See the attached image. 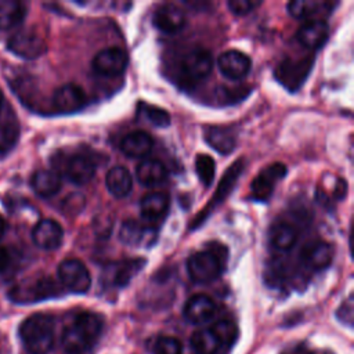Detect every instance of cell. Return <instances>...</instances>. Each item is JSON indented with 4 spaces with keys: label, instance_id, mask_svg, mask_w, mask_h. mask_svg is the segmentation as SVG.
<instances>
[{
    "label": "cell",
    "instance_id": "1",
    "mask_svg": "<svg viewBox=\"0 0 354 354\" xmlns=\"http://www.w3.org/2000/svg\"><path fill=\"white\" fill-rule=\"evenodd\" d=\"M104 321L98 314L79 313L62 332L61 344L65 354H87L98 342Z\"/></svg>",
    "mask_w": 354,
    "mask_h": 354
},
{
    "label": "cell",
    "instance_id": "2",
    "mask_svg": "<svg viewBox=\"0 0 354 354\" xmlns=\"http://www.w3.org/2000/svg\"><path fill=\"white\" fill-rule=\"evenodd\" d=\"M54 318L47 314H32L19 325V337L30 354H47L54 344Z\"/></svg>",
    "mask_w": 354,
    "mask_h": 354
},
{
    "label": "cell",
    "instance_id": "3",
    "mask_svg": "<svg viewBox=\"0 0 354 354\" xmlns=\"http://www.w3.org/2000/svg\"><path fill=\"white\" fill-rule=\"evenodd\" d=\"M187 271L194 282L207 283L218 278L223 271V261L214 250H201L189 256L187 260Z\"/></svg>",
    "mask_w": 354,
    "mask_h": 354
},
{
    "label": "cell",
    "instance_id": "4",
    "mask_svg": "<svg viewBox=\"0 0 354 354\" xmlns=\"http://www.w3.org/2000/svg\"><path fill=\"white\" fill-rule=\"evenodd\" d=\"M61 293L58 285L50 277H41L33 281H25L15 285L10 290V299L15 303H33L50 297H55Z\"/></svg>",
    "mask_w": 354,
    "mask_h": 354
},
{
    "label": "cell",
    "instance_id": "5",
    "mask_svg": "<svg viewBox=\"0 0 354 354\" xmlns=\"http://www.w3.org/2000/svg\"><path fill=\"white\" fill-rule=\"evenodd\" d=\"M61 283L73 293H84L90 289L91 277L87 267L77 259H66L58 266Z\"/></svg>",
    "mask_w": 354,
    "mask_h": 354
},
{
    "label": "cell",
    "instance_id": "6",
    "mask_svg": "<svg viewBox=\"0 0 354 354\" xmlns=\"http://www.w3.org/2000/svg\"><path fill=\"white\" fill-rule=\"evenodd\" d=\"M8 50L25 59H35L39 58L46 53V43L44 40L32 30H21L14 33L7 41Z\"/></svg>",
    "mask_w": 354,
    "mask_h": 354
},
{
    "label": "cell",
    "instance_id": "7",
    "mask_svg": "<svg viewBox=\"0 0 354 354\" xmlns=\"http://www.w3.org/2000/svg\"><path fill=\"white\" fill-rule=\"evenodd\" d=\"M127 54L119 47H106L93 58V69L102 76H118L127 66Z\"/></svg>",
    "mask_w": 354,
    "mask_h": 354
},
{
    "label": "cell",
    "instance_id": "8",
    "mask_svg": "<svg viewBox=\"0 0 354 354\" xmlns=\"http://www.w3.org/2000/svg\"><path fill=\"white\" fill-rule=\"evenodd\" d=\"M86 104L87 95L84 90L75 83L62 84L53 94V105L57 111L64 113L80 111Z\"/></svg>",
    "mask_w": 354,
    "mask_h": 354
},
{
    "label": "cell",
    "instance_id": "9",
    "mask_svg": "<svg viewBox=\"0 0 354 354\" xmlns=\"http://www.w3.org/2000/svg\"><path fill=\"white\" fill-rule=\"evenodd\" d=\"M213 68L212 54L205 48H194L188 51L181 59L183 73L194 80L205 79Z\"/></svg>",
    "mask_w": 354,
    "mask_h": 354
},
{
    "label": "cell",
    "instance_id": "10",
    "mask_svg": "<svg viewBox=\"0 0 354 354\" xmlns=\"http://www.w3.org/2000/svg\"><path fill=\"white\" fill-rule=\"evenodd\" d=\"M286 174L283 163H272L263 169L250 184L252 196L259 201H267L272 194L274 184Z\"/></svg>",
    "mask_w": 354,
    "mask_h": 354
},
{
    "label": "cell",
    "instance_id": "11",
    "mask_svg": "<svg viewBox=\"0 0 354 354\" xmlns=\"http://www.w3.org/2000/svg\"><path fill=\"white\" fill-rule=\"evenodd\" d=\"M62 171L69 181L77 185H83L93 180L95 174V163L87 155L75 153L65 159Z\"/></svg>",
    "mask_w": 354,
    "mask_h": 354
},
{
    "label": "cell",
    "instance_id": "12",
    "mask_svg": "<svg viewBox=\"0 0 354 354\" xmlns=\"http://www.w3.org/2000/svg\"><path fill=\"white\" fill-rule=\"evenodd\" d=\"M32 239L37 248L44 250H54L62 243L64 230L55 220L44 218L35 225L32 231Z\"/></svg>",
    "mask_w": 354,
    "mask_h": 354
},
{
    "label": "cell",
    "instance_id": "13",
    "mask_svg": "<svg viewBox=\"0 0 354 354\" xmlns=\"http://www.w3.org/2000/svg\"><path fill=\"white\" fill-rule=\"evenodd\" d=\"M152 22H153V26L160 32L173 35L185 26L187 18H185L184 10H181L176 4L169 3L156 8Z\"/></svg>",
    "mask_w": 354,
    "mask_h": 354
},
{
    "label": "cell",
    "instance_id": "14",
    "mask_svg": "<svg viewBox=\"0 0 354 354\" xmlns=\"http://www.w3.org/2000/svg\"><path fill=\"white\" fill-rule=\"evenodd\" d=\"M250 66V58L239 50H227L218 57V69L221 75L231 80H238L246 76Z\"/></svg>",
    "mask_w": 354,
    "mask_h": 354
},
{
    "label": "cell",
    "instance_id": "15",
    "mask_svg": "<svg viewBox=\"0 0 354 354\" xmlns=\"http://www.w3.org/2000/svg\"><path fill=\"white\" fill-rule=\"evenodd\" d=\"M310 69H311V61L308 58H303V59L286 58L278 66L277 76L283 86L293 90L303 83Z\"/></svg>",
    "mask_w": 354,
    "mask_h": 354
},
{
    "label": "cell",
    "instance_id": "16",
    "mask_svg": "<svg viewBox=\"0 0 354 354\" xmlns=\"http://www.w3.org/2000/svg\"><path fill=\"white\" fill-rule=\"evenodd\" d=\"M217 311L216 303L206 295L191 296L184 306V317L187 321L195 325L210 321Z\"/></svg>",
    "mask_w": 354,
    "mask_h": 354
},
{
    "label": "cell",
    "instance_id": "17",
    "mask_svg": "<svg viewBox=\"0 0 354 354\" xmlns=\"http://www.w3.org/2000/svg\"><path fill=\"white\" fill-rule=\"evenodd\" d=\"M296 37L301 46L310 50H317L324 46V43L329 37V26L322 19H311L304 22L297 33Z\"/></svg>",
    "mask_w": 354,
    "mask_h": 354
},
{
    "label": "cell",
    "instance_id": "18",
    "mask_svg": "<svg viewBox=\"0 0 354 354\" xmlns=\"http://www.w3.org/2000/svg\"><path fill=\"white\" fill-rule=\"evenodd\" d=\"M301 261L311 270H324L333 260V248L325 241L307 243L301 250Z\"/></svg>",
    "mask_w": 354,
    "mask_h": 354
},
{
    "label": "cell",
    "instance_id": "19",
    "mask_svg": "<svg viewBox=\"0 0 354 354\" xmlns=\"http://www.w3.org/2000/svg\"><path fill=\"white\" fill-rule=\"evenodd\" d=\"M153 147L152 137L142 130L127 133L120 141V151L129 158H144Z\"/></svg>",
    "mask_w": 354,
    "mask_h": 354
},
{
    "label": "cell",
    "instance_id": "20",
    "mask_svg": "<svg viewBox=\"0 0 354 354\" xmlns=\"http://www.w3.org/2000/svg\"><path fill=\"white\" fill-rule=\"evenodd\" d=\"M153 228L136 220H126L119 231V239L127 246H142L153 241Z\"/></svg>",
    "mask_w": 354,
    "mask_h": 354
},
{
    "label": "cell",
    "instance_id": "21",
    "mask_svg": "<svg viewBox=\"0 0 354 354\" xmlns=\"http://www.w3.org/2000/svg\"><path fill=\"white\" fill-rule=\"evenodd\" d=\"M30 185L41 198L54 196L61 188V176L51 169H40L32 174Z\"/></svg>",
    "mask_w": 354,
    "mask_h": 354
},
{
    "label": "cell",
    "instance_id": "22",
    "mask_svg": "<svg viewBox=\"0 0 354 354\" xmlns=\"http://www.w3.org/2000/svg\"><path fill=\"white\" fill-rule=\"evenodd\" d=\"M105 184L115 198H124L130 194L133 187L131 173L124 166H113L105 177Z\"/></svg>",
    "mask_w": 354,
    "mask_h": 354
},
{
    "label": "cell",
    "instance_id": "23",
    "mask_svg": "<svg viewBox=\"0 0 354 354\" xmlns=\"http://www.w3.org/2000/svg\"><path fill=\"white\" fill-rule=\"evenodd\" d=\"M166 166L156 159H144L136 167L137 180L147 187L158 185L166 180Z\"/></svg>",
    "mask_w": 354,
    "mask_h": 354
},
{
    "label": "cell",
    "instance_id": "24",
    "mask_svg": "<svg viewBox=\"0 0 354 354\" xmlns=\"http://www.w3.org/2000/svg\"><path fill=\"white\" fill-rule=\"evenodd\" d=\"M191 344L198 354H223L227 348L210 326L201 328L192 333Z\"/></svg>",
    "mask_w": 354,
    "mask_h": 354
},
{
    "label": "cell",
    "instance_id": "25",
    "mask_svg": "<svg viewBox=\"0 0 354 354\" xmlns=\"http://www.w3.org/2000/svg\"><path fill=\"white\" fill-rule=\"evenodd\" d=\"M205 138L210 147L220 153H230L235 148V134L225 126H210L205 131Z\"/></svg>",
    "mask_w": 354,
    "mask_h": 354
},
{
    "label": "cell",
    "instance_id": "26",
    "mask_svg": "<svg viewBox=\"0 0 354 354\" xmlns=\"http://www.w3.org/2000/svg\"><path fill=\"white\" fill-rule=\"evenodd\" d=\"M167 209L169 196L165 192H149L141 199V214L148 221H153L163 217Z\"/></svg>",
    "mask_w": 354,
    "mask_h": 354
},
{
    "label": "cell",
    "instance_id": "27",
    "mask_svg": "<svg viewBox=\"0 0 354 354\" xmlns=\"http://www.w3.org/2000/svg\"><path fill=\"white\" fill-rule=\"evenodd\" d=\"M297 230L289 223H278L270 231V243L281 252L292 249L297 241Z\"/></svg>",
    "mask_w": 354,
    "mask_h": 354
},
{
    "label": "cell",
    "instance_id": "28",
    "mask_svg": "<svg viewBox=\"0 0 354 354\" xmlns=\"http://www.w3.org/2000/svg\"><path fill=\"white\" fill-rule=\"evenodd\" d=\"M26 8L22 3L15 0L0 1V30H7L22 22Z\"/></svg>",
    "mask_w": 354,
    "mask_h": 354
},
{
    "label": "cell",
    "instance_id": "29",
    "mask_svg": "<svg viewBox=\"0 0 354 354\" xmlns=\"http://www.w3.org/2000/svg\"><path fill=\"white\" fill-rule=\"evenodd\" d=\"M325 7H330V4L324 1H315V0H293L288 3V11L293 18H297V19L310 18L308 21L317 19L315 17L318 14H322Z\"/></svg>",
    "mask_w": 354,
    "mask_h": 354
},
{
    "label": "cell",
    "instance_id": "30",
    "mask_svg": "<svg viewBox=\"0 0 354 354\" xmlns=\"http://www.w3.org/2000/svg\"><path fill=\"white\" fill-rule=\"evenodd\" d=\"M142 259H130L112 264V283L116 286L127 285L129 281L142 268Z\"/></svg>",
    "mask_w": 354,
    "mask_h": 354
},
{
    "label": "cell",
    "instance_id": "31",
    "mask_svg": "<svg viewBox=\"0 0 354 354\" xmlns=\"http://www.w3.org/2000/svg\"><path fill=\"white\" fill-rule=\"evenodd\" d=\"M138 113H141L142 118L148 120V123H151L152 126L166 127L170 124V113L160 106L141 102L138 105Z\"/></svg>",
    "mask_w": 354,
    "mask_h": 354
},
{
    "label": "cell",
    "instance_id": "32",
    "mask_svg": "<svg viewBox=\"0 0 354 354\" xmlns=\"http://www.w3.org/2000/svg\"><path fill=\"white\" fill-rule=\"evenodd\" d=\"M210 328L213 329V332L217 335V337L221 340L223 346L227 350L231 348L238 339V326L235 322H232L230 319L217 321Z\"/></svg>",
    "mask_w": 354,
    "mask_h": 354
},
{
    "label": "cell",
    "instance_id": "33",
    "mask_svg": "<svg viewBox=\"0 0 354 354\" xmlns=\"http://www.w3.org/2000/svg\"><path fill=\"white\" fill-rule=\"evenodd\" d=\"M195 170L205 187H209L214 178L216 173V163L214 159L206 153H201L195 158Z\"/></svg>",
    "mask_w": 354,
    "mask_h": 354
},
{
    "label": "cell",
    "instance_id": "34",
    "mask_svg": "<svg viewBox=\"0 0 354 354\" xmlns=\"http://www.w3.org/2000/svg\"><path fill=\"white\" fill-rule=\"evenodd\" d=\"M19 127L15 122H0V153L8 152L18 141Z\"/></svg>",
    "mask_w": 354,
    "mask_h": 354
},
{
    "label": "cell",
    "instance_id": "35",
    "mask_svg": "<svg viewBox=\"0 0 354 354\" xmlns=\"http://www.w3.org/2000/svg\"><path fill=\"white\" fill-rule=\"evenodd\" d=\"M181 342L173 336L158 337L153 343V354H181Z\"/></svg>",
    "mask_w": 354,
    "mask_h": 354
},
{
    "label": "cell",
    "instance_id": "36",
    "mask_svg": "<svg viewBox=\"0 0 354 354\" xmlns=\"http://www.w3.org/2000/svg\"><path fill=\"white\" fill-rule=\"evenodd\" d=\"M260 4L261 1H253V0H230L227 3L231 12H234L235 15H246Z\"/></svg>",
    "mask_w": 354,
    "mask_h": 354
},
{
    "label": "cell",
    "instance_id": "37",
    "mask_svg": "<svg viewBox=\"0 0 354 354\" xmlns=\"http://www.w3.org/2000/svg\"><path fill=\"white\" fill-rule=\"evenodd\" d=\"M340 322L346 324L347 326H353V297L350 296L337 310L336 313Z\"/></svg>",
    "mask_w": 354,
    "mask_h": 354
},
{
    "label": "cell",
    "instance_id": "38",
    "mask_svg": "<svg viewBox=\"0 0 354 354\" xmlns=\"http://www.w3.org/2000/svg\"><path fill=\"white\" fill-rule=\"evenodd\" d=\"M64 205H65L66 212L79 213L84 206V196L80 194H72L65 199Z\"/></svg>",
    "mask_w": 354,
    "mask_h": 354
},
{
    "label": "cell",
    "instance_id": "39",
    "mask_svg": "<svg viewBox=\"0 0 354 354\" xmlns=\"http://www.w3.org/2000/svg\"><path fill=\"white\" fill-rule=\"evenodd\" d=\"M8 263H10V254H8V252H7L3 246H0V272L7 268Z\"/></svg>",
    "mask_w": 354,
    "mask_h": 354
},
{
    "label": "cell",
    "instance_id": "40",
    "mask_svg": "<svg viewBox=\"0 0 354 354\" xmlns=\"http://www.w3.org/2000/svg\"><path fill=\"white\" fill-rule=\"evenodd\" d=\"M6 230H7V223H6V220L0 216V238H3Z\"/></svg>",
    "mask_w": 354,
    "mask_h": 354
},
{
    "label": "cell",
    "instance_id": "41",
    "mask_svg": "<svg viewBox=\"0 0 354 354\" xmlns=\"http://www.w3.org/2000/svg\"><path fill=\"white\" fill-rule=\"evenodd\" d=\"M1 106H3V94L0 91V109H1Z\"/></svg>",
    "mask_w": 354,
    "mask_h": 354
}]
</instances>
